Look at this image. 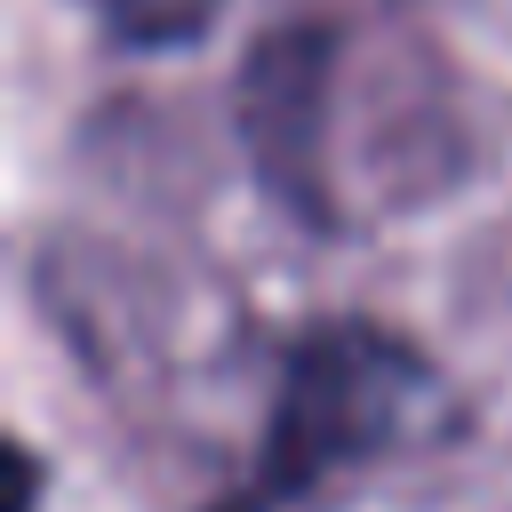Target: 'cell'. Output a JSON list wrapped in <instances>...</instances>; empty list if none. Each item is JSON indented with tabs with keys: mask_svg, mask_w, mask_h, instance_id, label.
<instances>
[{
	"mask_svg": "<svg viewBox=\"0 0 512 512\" xmlns=\"http://www.w3.org/2000/svg\"><path fill=\"white\" fill-rule=\"evenodd\" d=\"M432 384H440L432 360L376 320L304 328L280 360V392H272V416H264L256 472L216 512H296V504L328 496L336 480H352L360 464L400 448V432L424 416Z\"/></svg>",
	"mask_w": 512,
	"mask_h": 512,
	"instance_id": "cell-1",
	"label": "cell"
},
{
	"mask_svg": "<svg viewBox=\"0 0 512 512\" xmlns=\"http://www.w3.org/2000/svg\"><path fill=\"white\" fill-rule=\"evenodd\" d=\"M328 88H336V32L328 24H280L240 64L248 168L296 224H336V200H328Z\"/></svg>",
	"mask_w": 512,
	"mask_h": 512,
	"instance_id": "cell-2",
	"label": "cell"
},
{
	"mask_svg": "<svg viewBox=\"0 0 512 512\" xmlns=\"http://www.w3.org/2000/svg\"><path fill=\"white\" fill-rule=\"evenodd\" d=\"M112 40H128V48H192L208 24H216V8L224 0H80Z\"/></svg>",
	"mask_w": 512,
	"mask_h": 512,
	"instance_id": "cell-3",
	"label": "cell"
},
{
	"mask_svg": "<svg viewBox=\"0 0 512 512\" xmlns=\"http://www.w3.org/2000/svg\"><path fill=\"white\" fill-rule=\"evenodd\" d=\"M8 456H16V488H8V512H32V496H40V456H32L24 440H16Z\"/></svg>",
	"mask_w": 512,
	"mask_h": 512,
	"instance_id": "cell-4",
	"label": "cell"
}]
</instances>
